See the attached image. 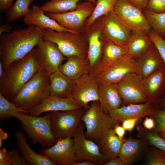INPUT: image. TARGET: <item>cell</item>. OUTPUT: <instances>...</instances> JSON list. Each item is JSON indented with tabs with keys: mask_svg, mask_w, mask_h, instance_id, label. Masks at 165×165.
<instances>
[{
	"mask_svg": "<svg viewBox=\"0 0 165 165\" xmlns=\"http://www.w3.org/2000/svg\"><path fill=\"white\" fill-rule=\"evenodd\" d=\"M98 101L107 114L112 110L121 106L122 100L119 93L117 84L100 82Z\"/></svg>",
	"mask_w": 165,
	"mask_h": 165,
	"instance_id": "obj_23",
	"label": "cell"
},
{
	"mask_svg": "<svg viewBox=\"0 0 165 165\" xmlns=\"http://www.w3.org/2000/svg\"><path fill=\"white\" fill-rule=\"evenodd\" d=\"M43 39V30L29 25L0 35V60L4 69L24 57Z\"/></svg>",
	"mask_w": 165,
	"mask_h": 165,
	"instance_id": "obj_1",
	"label": "cell"
},
{
	"mask_svg": "<svg viewBox=\"0 0 165 165\" xmlns=\"http://www.w3.org/2000/svg\"><path fill=\"white\" fill-rule=\"evenodd\" d=\"M38 71L33 49L24 57L4 69L3 76L0 79V93L10 100Z\"/></svg>",
	"mask_w": 165,
	"mask_h": 165,
	"instance_id": "obj_2",
	"label": "cell"
},
{
	"mask_svg": "<svg viewBox=\"0 0 165 165\" xmlns=\"http://www.w3.org/2000/svg\"><path fill=\"white\" fill-rule=\"evenodd\" d=\"M81 121L85 125L86 137L95 142L104 131L118 124L104 112L98 101L92 102Z\"/></svg>",
	"mask_w": 165,
	"mask_h": 165,
	"instance_id": "obj_6",
	"label": "cell"
},
{
	"mask_svg": "<svg viewBox=\"0 0 165 165\" xmlns=\"http://www.w3.org/2000/svg\"><path fill=\"white\" fill-rule=\"evenodd\" d=\"M163 110L165 111V108H164Z\"/></svg>",
	"mask_w": 165,
	"mask_h": 165,
	"instance_id": "obj_56",
	"label": "cell"
},
{
	"mask_svg": "<svg viewBox=\"0 0 165 165\" xmlns=\"http://www.w3.org/2000/svg\"><path fill=\"white\" fill-rule=\"evenodd\" d=\"M141 139L129 138L125 139L120 149L118 157L126 165L133 164L137 160L142 148Z\"/></svg>",
	"mask_w": 165,
	"mask_h": 165,
	"instance_id": "obj_29",
	"label": "cell"
},
{
	"mask_svg": "<svg viewBox=\"0 0 165 165\" xmlns=\"http://www.w3.org/2000/svg\"><path fill=\"white\" fill-rule=\"evenodd\" d=\"M154 110L151 104L146 102L123 105L111 110L108 115L113 121L119 124L128 118H138L140 119L150 116Z\"/></svg>",
	"mask_w": 165,
	"mask_h": 165,
	"instance_id": "obj_21",
	"label": "cell"
},
{
	"mask_svg": "<svg viewBox=\"0 0 165 165\" xmlns=\"http://www.w3.org/2000/svg\"><path fill=\"white\" fill-rule=\"evenodd\" d=\"M113 129L115 134L119 138H123L126 130L122 126L117 124L115 125Z\"/></svg>",
	"mask_w": 165,
	"mask_h": 165,
	"instance_id": "obj_46",
	"label": "cell"
},
{
	"mask_svg": "<svg viewBox=\"0 0 165 165\" xmlns=\"http://www.w3.org/2000/svg\"><path fill=\"white\" fill-rule=\"evenodd\" d=\"M81 1H90L96 3V0H50L40 7L45 13H64L75 10Z\"/></svg>",
	"mask_w": 165,
	"mask_h": 165,
	"instance_id": "obj_31",
	"label": "cell"
},
{
	"mask_svg": "<svg viewBox=\"0 0 165 165\" xmlns=\"http://www.w3.org/2000/svg\"><path fill=\"white\" fill-rule=\"evenodd\" d=\"M43 30V39L56 43L64 57H87L88 44L85 31L74 33L58 32L49 29Z\"/></svg>",
	"mask_w": 165,
	"mask_h": 165,
	"instance_id": "obj_5",
	"label": "cell"
},
{
	"mask_svg": "<svg viewBox=\"0 0 165 165\" xmlns=\"http://www.w3.org/2000/svg\"><path fill=\"white\" fill-rule=\"evenodd\" d=\"M156 102L160 103L163 106H165V98L157 100Z\"/></svg>",
	"mask_w": 165,
	"mask_h": 165,
	"instance_id": "obj_54",
	"label": "cell"
},
{
	"mask_svg": "<svg viewBox=\"0 0 165 165\" xmlns=\"http://www.w3.org/2000/svg\"><path fill=\"white\" fill-rule=\"evenodd\" d=\"M135 60L136 72L143 78L165 67L163 60L153 43Z\"/></svg>",
	"mask_w": 165,
	"mask_h": 165,
	"instance_id": "obj_19",
	"label": "cell"
},
{
	"mask_svg": "<svg viewBox=\"0 0 165 165\" xmlns=\"http://www.w3.org/2000/svg\"><path fill=\"white\" fill-rule=\"evenodd\" d=\"M156 127L157 132L165 133V123H157Z\"/></svg>",
	"mask_w": 165,
	"mask_h": 165,
	"instance_id": "obj_51",
	"label": "cell"
},
{
	"mask_svg": "<svg viewBox=\"0 0 165 165\" xmlns=\"http://www.w3.org/2000/svg\"><path fill=\"white\" fill-rule=\"evenodd\" d=\"M148 35L163 59L165 67V40L152 28Z\"/></svg>",
	"mask_w": 165,
	"mask_h": 165,
	"instance_id": "obj_37",
	"label": "cell"
},
{
	"mask_svg": "<svg viewBox=\"0 0 165 165\" xmlns=\"http://www.w3.org/2000/svg\"><path fill=\"white\" fill-rule=\"evenodd\" d=\"M100 82L96 76L89 74L74 81L71 96L86 111L89 102L99 100Z\"/></svg>",
	"mask_w": 165,
	"mask_h": 165,
	"instance_id": "obj_13",
	"label": "cell"
},
{
	"mask_svg": "<svg viewBox=\"0 0 165 165\" xmlns=\"http://www.w3.org/2000/svg\"><path fill=\"white\" fill-rule=\"evenodd\" d=\"M95 5L90 1L80 2L74 10L62 13L46 12L45 14L64 27L80 32L83 30L86 21L92 13Z\"/></svg>",
	"mask_w": 165,
	"mask_h": 165,
	"instance_id": "obj_11",
	"label": "cell"
},
{
	"mask_svg": "<svg viewBox=\"0 0 165 165\" xmlns=\"http://www.w3.org/2000/svg\"><path fill=\"white\" fill-rule=\"evenodd\" d=\"M124 162L119 157H117L109 159L105 165H125Z\"/></svg>",
	"mask_w": 165,
	"mask_h": 165,
	"instance_id": "obj_47",
	"label": "cell"
},
{
	"mask_svg": "<svg viewBox=\"0 0 165 165\" xmlns=\"http://www.w3.org/2000/svg\"><path fill=\"white\" fill-rule=\"evenodd\" d=\"M85 128L84 123L81 121L72 138L75 162L88 160L96 165H105L109 159L101 153L95 142L86 137Z\"/></svg>",
	"mask_w": 165,
	"mask_h": 165,
	"instance_id": "obj_10",
	"label": "cell"
},
{
	"mask_svg": "<svg viewBox=\"0 0 165 165\" xmlns=\"http://www.w3.org/2000/svg\"><path fill=\"white\" fill-rule=\"evenodd\" d=\"M94 10L86 22L83 30H87L99 17L113 12L114 7L118 0H96Z\"/></svg>",
	"mask_w": 165,
	"mask_h": 165,
	"instance_id": "obj_32",
	"label": "cell"
},
{
	"mask_svg": "<svg viewBox=\"0 0 165 165\" xmlns=\"http://www.w3.org/2000/svg\"><path fill=\"white\" fill-rule=\"evenodd\" d=\"M34 0H16L12 6L6 11L7 21L10 23L24 18L29 12L30 4Z\"/></svg>",
	"mask_w": 165,
	"mask_h": 165,
	"instance_id": "obj_33",
	"label": "cell"
},
{
	"mask_svg": "<svg viewBox=\"0 0 165 165\" xmlns=\"http://www.w3.org/2000/svg\"><path fill=\"white\" fill-rule=\"evenodd\" d=\"M50 95L62 98L71 96L74 86V81L59 70L49 76Z\"/></svg>",
	"mask_w": 165,
	"mask_h": 165,
	"instance_id": "obj_27",
	"label": "cell"
},
{
	"mask_svg": "<svg viewBox=\"0 0 165 165\" xmlns=\"http://www.w3.org/2000/svg\"><path fill=\"white\" fill-rule=\"evenodd\" d=\"M13 29V27L9 24H2L0 26V35L4 33H8Z\"/></svg>",
	"mask_w": 165,
	"mask_h": 165,
	"instance_id": "obj_48",
	"label": "cell"
},
{
	"mask_svg": "<svg viewBox=\"0 0 165 165\" xmlns=\"http://www.w3.org/2000/svg\"><path fill=\"white\" fill-rule=\"evenodd\" d=\"M88 47L87 58L90 65L89 74L94 75L100 57L103 38L100 17L96 20L86 30Z\"/></svg>",
	"mask_w": 165,
	"mask_h": 165,
	"instance_id": "obj_16",
	"label": "cell"
},
{
	"mask_svg": "<svg viewBox=\"0 0 165 165\" xmlns=\"http://www.w3.org/2000/svg\"><path fill=\"white\" fill-rule=\"evenodd\" d=\"M152 44L148 35H141L132 32L126 46L127 54L136 59Z\"/></svg>",
	"mask_w": 165,
	"mask_h": 165,
	"instance_id": "obj_30",
	"label": "cell"
},
{
	"mask_svg": "<svg viewBox=\"0 0 165 165\" xmlns=\"http://www.w3.org/2000/svg\"><path fill=\"white\" fill-rule=\"evenodd\" d=\"M139 118H130L125 119L122 122V126L126 130L131 132L134 129L137 122L139 120Z\"/></svg>",
	"mask_w": 165,
	"mask_h": 165,
	"instance_id": "obj_40",
	"label": "cell"
},
{
	"mask_svg": "<svg viewBox=\"0 0 165 165\" xmlns=\"http://www.w3.org/2000/svg\"><path fill=\"white\" fill-rule=\"evenodd\" d=\"M7 151L5 148H0V161L2 160L5 158Z\"/></svg>",
	"mask_w": 165,
	"mask_h": 165,
	"instance_id": "obj_52",
	"label": "cell"
},
{
	"mask_svg": "<svg viewBox=\"0 0 165 165\" xmlns=\"http://www.w3.org/2000/svg\"><path fill=\"white\" fill-rule=\"evenodd\" d=\"M165 80V67L143 78V85L147 102L151 104L156 101Z\"/></svg>",
	"mask_w": 165,
	"mask_h": 165,
	"instance_id": "obj_28",
	"label": "cell"
},
{
	"mask_svg": "<svg viewBox=\"0 0 165 165\" xmlns=\"http://www.w3.org/2000/svg\"><path fill=\"white\" fill-rule=\"evenodd\" d=\"M8 138V135L7 132H5L2 128H0V148H2L3 145V141L6 140Z\"/></svg>",
	"mask_w": 165,
	"mask_h": 165,
	"instance_id": "obj_49",
	"label": "cell"
},
{
	"mask_svg": "<svg viewBox=\"0 0 165 165\" xmlns=\"http://www.w3.org/2000/svg\"><path fill=\"white\" fill-rule=\"evenodd\" d=\"M156 13L165 12V0H148L146 8Z\"/></svg>",
	"mask_w": 165,
	"mask_h": 165,
	"instance_id": "obj_39",
	"label": "cell"
},
{
	"mask_svg": "<svg viewBox=\"0 0 165 165\" xmlns=\"http://www.w3.org/2000/svg\"><path fill=\"white\" fill-rule=\"evenodd\" d=\"M38 73L50 76L59 70L63 61L66 59L57 45L43 39L34 49Z\"/></svg>",
	"mask_w": 165,
	"mask_h": 165,
	"instance_id": "obj_7",
	"label": "cell"
},
{
	"mask_svg": "<svg viewBox=\"0 0 165 165\" xmlns=\"http://www.w3.org/2000/svg\"><path fill=\"white\" fill-rule=\"evenodd\" d=\"M14 135L17 149L27 162L33 165H56L49 158L33 151L27 143L22 131L17 130L15 132Z\"/></svg>",
	"mask_w": 165,
	"mask_h": 165,
	"instance_id": "obj_26",
	"label": "cell"
},
{
	"mask_svg": "<svg viewBox=\"0 0 165 165\" xmlns=\"http://www.w3.org/2000/svg\"><path fill=\"white\" fill-rule=\"evenodd\" d=\"M127 54L125 47L110 39L104 40L101 55L94 76H96L102 73L118 59Z\"/></svg>",
	"mask_w": 165,
	"mask_h": 165,
	"instance_id": "obj_20",
	"label": "cell"
},
{
	"mask_svg": "<svg viewBox=\"0 0 165 165\" xmlns=\"http://www.w3.org/2000/svg\"><path fill=\"white\" fill-rule=\"evenodd\" d=\"M159 134L162 137L165 139V133L159 132Z\"/></svg>",
	"mask_w": 165,
	"mask_h": 165,
	"instance_id": "obj_55",
	"label": "cell"
},
{
	"mask_svg": "<svg viewBox=\"0 0 165 165\" xmlns=\"http://www.w3.org/2000/svg\"><path fill=\"white\" fill-rule=\"evenodd\" d=\"M13 0H0L1 11H6L13 5Z\"/></svg>",
	"mask_w": 165,
	"mask_h": 165,
	"instance_id": "obj_45",
	"label": "cell"
},
{
	"mask_svg": "<svg viewBox=\"0 0 165 165\" xmlns=\"http://www.w3.org/2000/svg\"><path fill=\"white\" fill-rule=\"evenodd\" d=\"M49 76L37 72L9 101L28 114L49 95Z\"/></svg>",
	"mask_w": 165,
	"mask_h": 165,
	"instance_id": "obj_3",
	"label": "cell"
},
{
	"mask_svg": "<svg viewBox=\"0 0 165 165\" xmlns=\"http://www.w3.org/2000/svg\"><path fill=\"white\" fill-rule=\"evenodd\" d=\"M148 165H165V151L160 149L153 150L147 161Z\"/></svg>",
	"mask_w": 165,
	"mask_h": 165,
	"instance_id": "obj_38",
	"label": "cell"
},
{
	"mask_svg": "<svg viewBox=\"0 0 165 165\" xmlns=\"http://www.w3.org/2000/svg\"><path fill=\"white\" fill-rule=\"evenodd\" d=\"M12 116L20 121V127L33 143H39L44 148H49L56 143L52 130L49 112L39 116L16 111Z\"/></svg>",
	"mask_w": 165,
	"mask_h": 165,
	"instance_id": "obj_4",
	"label": "cell"
},
{
	"mask_svg": "<svg viewBox=\"0 0 165 165\" xmlns=\"http://www.w3.org/2000/svg\"><path fill=\"white\" fill-rule=\"evenodd\" d=\"M20 111L26 112L17 107L14 104L9 101L0 93V118L2 120L13 117L12 114L15 112Z\"/></svg>",
	"mask_w": 165,
	"mask_h": 165,
	"instance_id": "obj_36",
	"label": "cell"
},
{
	"mask_svg": "<svg viewBox=\"0 0 165 165\" xmlns=\"http://www.w3.org/2000/svg\"><path fill=\"white\" fill-rule=\"evenodd\" d=\"M66 58L67 61L60 65L59 70L71 80L74 81L89 73L90 65L87 57L74 56Z\"/></svg>",
	"mask_w": 165,
	"mask_h": 165,
	"instance_id": "obj_25",
	"label": "cell"
},
{
	"mask_svg": "<svg viewBox=\"0 0 165 165\" xmlns=\"http://www.w3.org/2000/svg\"><path fill=\"white\" fill-rule=\"evenodd\" d=\"M138 135L141 139L159 149L165 151V139L159 134L152 132L141 125L137 127Z\"/></svg>",
	"mask_w": 165,
	"mask_h": 165,
	"instance_id": "obj_34",
	"label": "cell"
},
{
	"mask_svg": "<svg viewBox=\"0 0 165 165\" xmlns=\"http://www.w3.org/2000/svg\"><path fill=\"white\" fill-rule=\"evenodd\" d=\"M82 108L72 96L62 98L49 95L40 104L28 111V114L39 116L42 113L46 112L67 111Z\"/></svg>",
	"mask_w": 165,
	"mask_h": 165,
	"instance_id": "obj_18",
	"label": "cell"
},
{
	"mask_svg": "<svg viewBox=\"0 0 165 165\" xmlns=\"http://www.w3.org/2000/svg\"><path fill=\"white\" fill-rule=\"evenodd\" d=\"M113 12L133 32L148 35L152 29L142 10L128 0H118L114 7Z\"/></svg>",
	"mask_w": 165,
	"mask_h": 165,
	"instance_id": "obj_9",
	"label": "cell"
},
{
	"mask_svg": "<svg viewBox=\"0 0 165 165\" xmlns=\"http://www.w3.org/2000/svg\"><path fill=\"white\" fill-rule=\"evenodd\" d=\"M72 138L68 137L57 140L52 146L42 148L38 153L49 158L57 165H73L75 161Z\"/></svg>",
	"mask_w": 165,
	"mask_h": 165,
	"instance_id": "obj_15",
	"label": "cell"
},
{
	"mask_svg": "<svg viewBox=\"0 0 165 165\" xmlns=\"http://www.w3.org/2000/svg\"><path fill=\"white\" fill-rule=\"evenodd\" d=\"M85 112L82 108L67 111L49 112L52 130L56 140L73 138Z\"/></svg>",
	"mask_w": 165,
	"mask_h": 165,
	"instance_id": "obj_8",
	"label": "cell"
},
{
	"mask_svg": "<svg viewBox=\"0 0 165 165\" xmlns=\"http://www.w3.org/2000/svg\"><path fill=\"white\" fill-rule=\"evenodd\" d=\"M134 72H136V60L127 54L96 77L100 82L117 84L126 75Z\"/></svg>",
	"mask_w": 165,
	"mask_h": 165,
	"instance_id": "obj_17",
	"label": "cell"
},
{
	"mask_svg": "<svg viewBox=\"0 0 165 165\" xmlns=\"http://www.w3.org/2000/svg\"><path fill=\"white\" fill-rule=\"evenodd\" d=\"M154 119L157 123H165V111L155 110L150 116Z\"/></svg>",
	"mask_w": 165,
	"mask_h": 165,
	"instance_id": "obj_41",
	"label": "cell"
},
{
	"mask_svg": "<svg viewBox=\"0 0 165 165\" xmlns=\"http://www.w3.org/2000/svg\"><path fill=\"white\" fill-rule=\"evenodd\" d=\"M4 73V69L2 64L0 62V79Z\"/></svg>",
	"mask_w": 165,
	"mask_h": 165,
	"instance_id": "obj_53",
	"label": "cell"
},
{
	"mask_svg": "<svg viewBox=\"0 0 165 165\" xmlns=\"http://www.w3.org/2000/svg\"><path fill=\"white\" fill-rule=\"evenodd\" d=\"M131 4L141 10L146 8L148 0H128Z\"/></svg>",
	"mask_w": 165,
	"mask_h": 165,
	"instance_id": "obj_44",
	"label": "cell"
},
{
	"mask_svg": "<svg viewBox=\"0 0 165 165\" xmlns=\"http://www.w3.org/2000/svg\"><path fill=\"white\" fill-rule=\"evenodd\" d=\"M103 40L110 39L126 48L132 32L113 12L100 17Z\"/></svg>",
	"mask_w": 165,
	"mask_h": 165,
	"instance_id": "obj_14",
	"label": "cell"
},
{
	"mask_svg": "<svg viewBox=\"0 0 165 165\" xmlns=\"http://www.w3.org/2000/svg\"><path fill=\"white\" fill-rule=\"evenodd\" d=\"M16 151V149L10 151H7L4 159L0 161V165H11Z\"/></svg>",
	"mask_w": 165,
	"mask_h": 165,
	"instance_id": "obj_42",
	"label": "cell"
},
{
	"mask_svg": "<svg viewBox=\"0 0 165 165\" xmlns=\"http://www.w3.org/2000/svg\"><path fill=\"white\" fill-rule=\"evenodd\" d=\"M143 12L152 28L162 37L165 36V12L156 13L146 9Z\"/></svg>",
	"mask_w": 165,
	"mask_h": 165,
	"instance_id": "obj_35",
	"label": "cell"
},
{
	"mask_svg": "<svg viewBox=\"0 0 165 165\" xmlns=\"http://www.w3.org/2000/svg\"><path fill=\"white\" fill-rule=\"evenodd\" d=\"M143 125L145 129L151 131L155 126V123L154 119L151 117L147 116L143 121Z\"/></svg>",
	"mask_w": 165,
	"mask_h": 165,
	"instance_id": "obj_43",
	"label": "cell"
},
{
	"mask_svg": "<svg viewBox=\"0 0 165 165\" xmlns=\"http://www.w3.org/2000/svg\"><path fill=\"white\" fill-rule=\"evenodd\" d=\"M40 6L33 5L28 14L23 19L24 23L28 26L34 25L43 30L49 29L58 32L68 31L79 33L62 26L54 20L47 16Z\"/></svg>",
	"mask_w": 165,
	"mask_h": 165,
	"instance_id": "obj_22",
	"label": "cell"
},
{
	"mask_svg": "<svg viewBox=\"0 0 165 165\" xmlns=\"http://www.w3.org/2000/svg\"><path fill=\"white\" fill-rule=\"evenodd\" d=\"M95 163L93 161L88 160H84L81 162H75L74 163L73 165H95Z\"/></svg>",
	"mask_w": 165,
	"mask_h": 165,
	"instance_id": "obj_50",
	"label": "cell"
},
{
	"mask_svg": "<svg viewBox=\"0 0 165 165\" xmlns=\"http://www.w3.org/2000/svg\"><path fill=\"white\" fill-rule=\"evenodd\" d=\"M125 140L119 138L111 128L104 131L96 143L101 153L109 160L118 157Z\"/></svg>",
	"mask_w": 165,
	"mask_h": 165,
	"instance_id": "obj_24",
	"label": "cell"
},
{
	"mask_svg": "<svg viewBox=\"0 0 165 165\" xmlns=\"http://www.w3.org/2000/svg\"><path fill=\"white\" fill-rule=\"evenodd\" d=\"M143 78L137 72L129 73L117 84L122 104H140L147 102L143 85Z\"/></svg>",
	"mask_w": 165,
	"mask_h": 165,
	"instance_id": "obj_12",
	"label": "cell"
}]
</instances>
